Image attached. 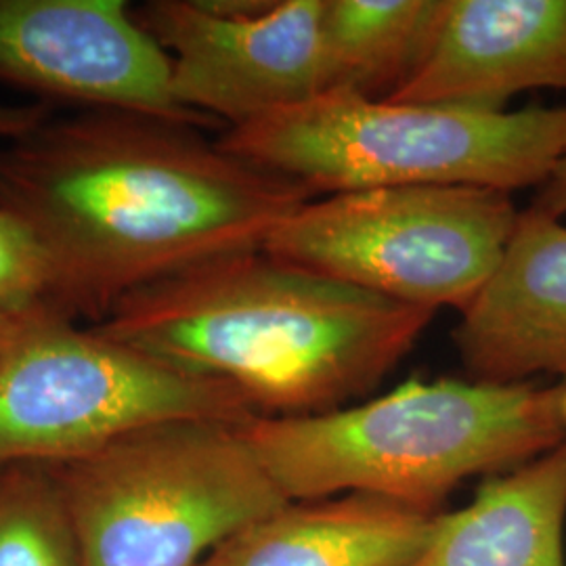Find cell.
I'll use <instances>...</instances> for the list:
<instances>
[{
    "instance_id": "3",
    "label": "cell",
    "mask_w": 566,
    "mask_h": 566,
    "mask_svg": "<svg viewBox=\"0 0 566 566\" xmlns=\"http://www.w3.org/2000/svg\"><path fill=\"white\" fill-rule=\"evenodd\" d=\"M240 432L287 502L369 493L439 512L468 479L566 441V380H409L322 416H254Z\"/></svg>"
},
{
    "instance_id": "5",
    "label": "cell",
    "mask_w": 566,
    "mask_h": 566,
    "mask_svg": "<svg viewBox=\"0 0 566 566\" xmlns=\"http://www.w3.org/2000/svg\"><path fill=\"white\" fill-rule=\"evenodd\" d=\"M240 426H145L49 465L81 566H198L227 537L285 506Z\"/></svg>"
},
{
    "instance_id": "10",
    "label": "cell",
    "mask_w": 566,
    "mask_h": 566,
    "mask_svg": "<svg viewBox=\"0 0 566 566\" xmlns=\"http://www.w3.org/2000/svg\"><path fill=\"white\" fill-rule=\"evenodd\" d=\"M531 88L566 91V0H446L424 57L388 99L506 112Z\"/></svg>"
},
{
    "instance_id": "20",
    "label": "cell",
    "mask_w": 566,
    "mask_h": 566,
    "mask_svg": "<svg viewBox=\"0 0 566 566\" xmlns=\"http://www.w3.org/2000/svg\"><path fill=\"white\" fill-rule=\"evenodd\" d=\"M560 378H563V380H566V374H565V376H560Z\"/></svg>"
},
{
    "instance_id": "2",
    "label": "cell",
    "mask_w": 566,
    "mask_h": 566,
    "mask_svg": "<svg viewBox=\"0 0 566 566\" xmlns=\"http://www.w3.org/2000/svg\"><path fill=\"white\" fill-rule=\"evenodd\" d=\"M432 319L261 248L142 287L93 327L235 386L256 416L306 418L376 390Z\"/></svg>"
},
{
    "instance_id": "9",
    "label": "cell",
    "mask_w": 566,
    "mask_h": 566,
    "mask_svg": "<svg viewBox=\"0 0 566 566\" xmlns=\"http://www.w3.org/2000/svg\"><path fill=\"white\" fill-rule=\"evenodd\" d=\"M0 82L91 109L202 126L172 63L124 0H0Z\"/></svg>"
},
{
    "instance_id": "17",
    "label": "cell",
    "mask_w": 566,
    "mask_h": 566,
    "mask_svg": "<svg viewBox=\"0 0 566 566\" xmlns=\"http://www.w3.org/2000/svg\"><path fill=\"white\" fill-rule=\"evenodd\" d=\"M51 118L46 103L0 102V143L13 142Z\"/></svg>"
},
{
    "instance_id": "13",
    "label": "cell",
    "mask_w": 566,
    "mask_h": 566,
    "mask_svg": "<svg viewBox=\"0 0 566 566\" xmlns=\"http://www.w3.org/2000/svg\"><path fill=\"white\" fill-rule=\"evenodd\" d=\"M566 441L489 476L411 566H566Z\"/></svg>"
},
{
    "instance_id": "4",
    "label": "cell",
    "mask_w": 566,
    "mask_h": 566,
    "mask_svg": "<svg viewBox=\"0 0 566 566\" xmlns=\"http://www.w3.org/2000/svg\"><path fill=\"white\" fill-rule=\"evenodd\" d=\"M219 145L313 198L376 187L544 185L566 156V107L474 112L327 91L233 126Z\"/></svg>"
},
{
    "instance_id": "1",
    "label": "cell",
    "mask_w": 566,
    "mask_h": 566,
    "mask_svg": "<svg viewBox=\"0 0 566 566\" xmlns=\"http://www.w3.org/2000/svg\"><path fill=\"white\" fill-rule=\"evenodd\" d=\"M193 128L88 109L0 145V208L41 243L53 311L99 325L142 287L261 250L313 200Z\"/></svg>"
},
{
    "instance_id": "18",
    "label": "cell",
    "mask_w": 566,
    "mask_h": 566,
    "mask_svg": "<svg viewBox=\"0 0 566 566\" xmlns=\"http://www.w3.org/2000/svg\"><path fill=\"white\" fill-rule=\"evenodd\" d=\"M533 208L546 212L549 217H556V219H565L566 217V156L560 160V164L556 166V170L549 175L535 202Z\"/></svg>"
},
{
    "instance_id": "6",
    "label": "cell",
    "mask_w": 566,
    "mask_h": 566,
    "mask_svg": "<svg viewBox=\"0 0 566 566\" xmlns=\"http://www.w3.org/2000/svg\"><path fill=\"white\" fill-rule=\"evenodd\" d=\"M254 416L235 386L82 329L49 304L0 357V468L65 464L145 426Z\"/></svg>"
},
{
    "instance_id": "19",
    "label": "cell",
    "mask_w": 566,
    "mask_h": 566,
    "mask_svg": "<svg viewBox=\"0 0 566 566\" xmlns=\"http://www.w3.org/2000/svg\"><path fill=\"white\" fill-rule=\"evenodd\" d=\"M23 319V317H21ZM21 319H0V357L7 350L9 343L13 340L18 327H20Z\"/></svg>"
},
{
    "instance_id": "11",
    "label": "cell",
    "mask_w": 566,
    "mask_h": 566,
    "mask_svg": "<svg viewBox=\"0 0 566 566\" xmlns=\"http://www.w3.org/2000/svg\"><path fill=\"white\" fill-rule=\"evenodd\" d=\"M453 344L470 380L531 382L566 374V224L518 214L502 263L462 313Z\"/></svg>"
},
{
    "instance_id": "7",
    "label": "cell",
    "mask_w": 566,
    "mask_h": 566,
    "mask_svg": "<svg viewBox=\"0 0 566 566\" xmlns=\"http://www.w3.org/2000/svg\"><path fill=\"white\" fill-rule=\"evenodd\" d=\"M506 191L376 187L313 198L264 243L271 256L395 303L465 313L518 223Z\"/></svg>"
},
{
    "instance_id": "15",
    "label": "cell",
    "mask_w": 566,
    "mask_h": 566,
    "mask_svg": "<svg viewBox=\"0 0 566 566\" xmlns=\"http://www.w3.org/2000/svg\"><path fill=\"white\" fill-rule=\"evenodd\" d=\"M0 566H81L60 486L46 464L0 468Z\"/></svg>"
},
{
    "instance_id": "16",
    "label": "cell",
    "mask_w": 566,
    "mask_h": 566,
    "mask_svg": "<svg viewBox=\"0 0 566 566\" xmlns=\"http://www.w3.org/2000/svg\"><path fill=\"white\" fill-rule=\"evenodd\" d=\"M51 271L41 243L0 208V319H21L49 304Z\"/></svg>"
},
{
    "instance_id": "8",
    "label": "cell",
    "mask_w": 566,
    "mask_h": 566,
    "mask_svg": "<svg viewBox=\"0 0 566 566\" xmlns=\"http://www.w3.org/2000/svg\"><path fill=\"white\" fill-rule=\"evenodd\" d=\"M135 20L172 63L185 109L229 128L325 91L324 0H151Z\"/></svg>"
},
{
    "instance_id": "14",
    "label": "cell",
    "mask_w": 566,
    "mask_h": 566,
    "mask_svg": "<svg viewBox=\"0 0 566 566\" xmlns=\"http://www.w3.org/2000/svg\"><path fill=\"white\" fill-rule=\"evenodd\" d=\"M443 2L324 0V93L388 99L424 57Z\"/></svg>"
},
{
    "instance_id": "12",
    "label": "cell",
    "mask_w": 566,
    "mask_h": 566,
    "mask_svg": "<svg viewBox=\"0 0 566 566\" xmlns=\"http://www.w3.org/2000/svg\"><path fill=\"white\" fill-rule=\"evenodd\" d=\"M443 516L446 510L369 493L287 502L227 537L198 566H411Z\"/></svg>"
}]
</instances>
